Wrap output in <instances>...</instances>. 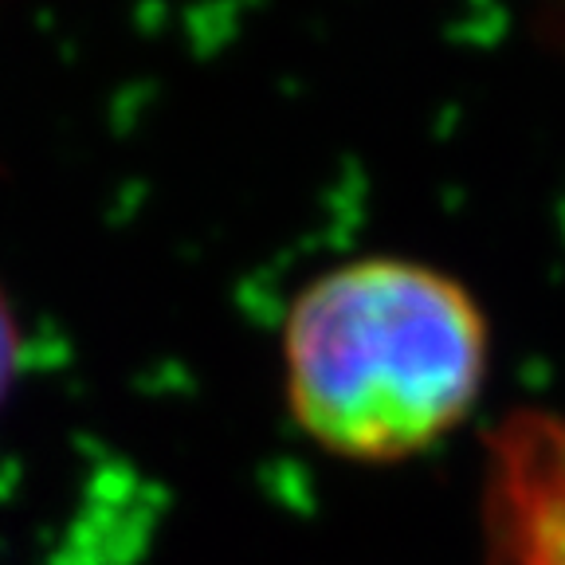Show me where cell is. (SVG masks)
Instances as JSON below:
<instances>
[{
    "instance_id": "3",
    "label": "cell",
    "mask_w": 565,
    "mask_h": 565,
    "mask_svg": "<svg viewBox=\"0 0 565 565\" xmlns=\"http://www.w3.org/2000/svg\"><path fill=\"white\" fill-rule=\"evenodd\" d=\"M17 358H20V334H17V318H12L9 299L0 295V401L9 393L12 373H17Z\"/></svg>"
},
{
    "instance_id": "1",
    "label": "cell",
    "mask_w": 565,
    "mask_h": 565,
    "mask_svg": "<svg viewBox=\"0 0 565 565\" xmlns=\"http://www.w3.org/2000/svg\"><path fill=\"white\" fill-rule=\"evenodd\" d=\"M287 393L310 436L353 459H401L463 420L487 373V327L456 279L358 259L295 299Z\"/></svg>"
},
{
    "instance_id": "2",
    "label": "cell",
    "mask_w": 565,
    "mask_h": 565,
    "mask_svg": "<svg viewBox=\"0 0 565 565\" xmlns=\"http://www.w3.org/2000/svg\"><path fill=\"white\" fill-rule=\"evenodd\" d=\"M491 565H565V420L519 416L499 436Z\"/></svg>"
}]
</instances>
